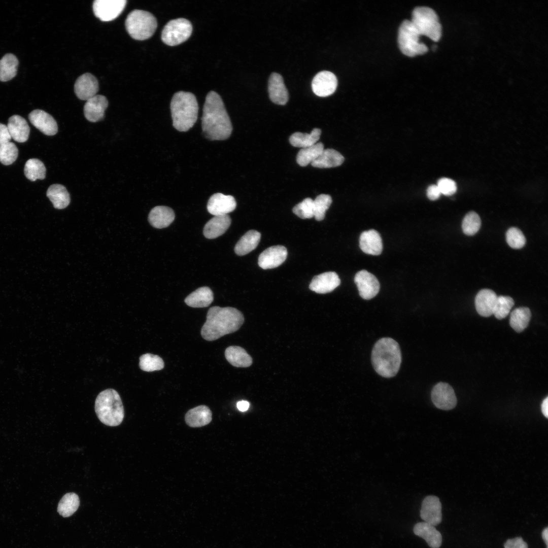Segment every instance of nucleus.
I'll list each match as a JSON object with an SVG mask.
<instances>
[{"label":"nucleus","instance_id":"nucleus-32","mask_svg":"<svg viewBox=\"0 0 548 548\" xmlns=\"http://www.w3.org/2000/svg\"><path fill=\"white\" fill-rule=\"evenodd\" d=\"M260 237V233L256 230L247 231L236 243L234 248L235 253L239 256L247 254L257 247Z\"/></svg>","mask_w":548,"mask_h":548},{"label":"nucleus","instance_id":"nucleus-2","mask_svg":"<svg viewBox=\"0 0 548 548\" xmlns=\"http://www.w3.org/2000/svg\"><path fill=\"white\" fill-rule=\"evenodd\" d=\"M244 322V315L232 307H211L201 329L202 337L207 341L217 340L238 330Z\"/></svg>","mask_w":548,"mask_h":548},{"label":"nucleus","instance_id":"nucleus-24","mask_svg":"<svg viewBox=\"0 0 548 548\" xmlns=\"http://www.w3.org/2000/svg\"><path fill=\"white\" fill-rule=\"evenodd\" d=\"M11 138L18 143L27 141L30 127L26 120L22 117L14 115L10 117L7 125Z\"/></svg>","mask_w":548,"mask_h":548},{"label":"nucleus","instance_id":"nucleus-3","mask_svg":"<svg viewBox=\"0 0 548 548\" xmlns=\"http://www.w3.org/2000/svg\"><path fill=\"white\" fill-rule=\"evenodd\" d=\"M371 363L375 371L384 378H392L398 372L401 363L399 344L390 337H383L374 344Z\"/></svg>","mask_w":548,"mask_h":548},{"label":"nucleus","instance_id":"nucleus-18","mask_svg":"<svg viewBox=\"0 0 548 548\" xmlns=\"http://www.w3.org/2000/svg\"><path fill=\"white\" fill-rule=\"evenodd\" d=\"M31 123L47 135H54L58 131V126L54 118L45 111L37 109L28 115Z\"/></svg>","mask_w":548,"mask_h":548},{"label":"nucleus","instance_id":"nucleus-9","mask_svg":"<svg viewBox=\"0 0 548 548\" xmlns=\"http://www.w3.org/2000/svg\"><path fill=\"white\" fill-rule=\"evenodd\" d=\"M192 31V25L188 20L183 18L173 19L164 26L161 40L168 46H176L186 41Z\"/></svg>","mask_w":548,"mask_h":548},{"label":"nucleus","instance_id":"nucleus-27","mask_svg":"<svg viewBox=\"0 0 548 548\" xmlns=\"http://www.w3.org/2000/svg\"><path fill=\"white\" fill-rule=\"evenodd\" d=\"M414 533L424 539L431 548H439L442 543V536L435 526L425 522L416 524L414 527Z\"/></svg>","mask_w":548,"mask_h":548},{"label":"nucleus","instance_id":"nucleus-38","mask_svg":"<svg viewBox=\"0 0 548 548\" xmlns=\"http://www.w3.org/2000/svg\"><path fill=\"white\" fill-rule=\"evenodd\" d=\"M324 149L322 143H317L310 147L302 148L297 155L296 161L299 165L305 166L317 159Z\"/></svg>","mask_w":548,"mask_h":548},{"label":"nucleus","instance_id":"nucleus-6","mask_svg":"<svg viewBox=\"0 0 548 548\" xmlns=\"http://www.w3.org/2000/svg\"><path fill=\"white\" fill-rule=\"evenodd\" d=\"M125 25L127 31L132 38L142 41L153 36L156 29L157 22L151 13L134 10L127 15Z\"/></svg>","mask_w":548,"mask_h":548},{"label":"nucleus","instance_id":"nucleus-46","mask_svg":"<svg viewBox=\"0 0 548 548\" xmlns=\"http://www.w3.org/2000/svg\"><path fill=\"white\" fill-rule=\"evenodd\" d=\"M294 214L301 219H310L314 217L313 200L309 197L303 199L296 204L292 210Z\"/></svg>","mask_w":548,"mask_h":548},{"label":"nucleus","instance_id":"nucleus-50","mask_svg":"<svg viewBox=\"0 0 548 548\" xmlns=\"http://www.w3.org/2000/svg\"><path fill=\"white\" fill-rule=\"evenodd\" d=\"M427 195L429 199L435 200L440 197L441 193L437 185H431L427 188Z\"/></svg>","mask_w":548,"mask_h":548},{"label":"nucleus","instance_id":"nucleus-15","mask_svg":"<svg viewBox=\"0 0 548 548\" xmlns=\"http://www.w3.org/2000/svg\"><path fill=\"white\" fill-rule=\"evenodd\" d=\"M236 202L231 195H226L221 193L213 194L209 198L207 210L212 215L220 216L227 215L235 210Z\"/></svg>","mask_w":548,"mask_h":548},{"label":"nucleus","instance_id":"nucleus-43","mask_svg":"<svg viewBox=\"0 0 548 548\" xmlns=\"http://www.w3.org/2000/svg\"><path fill=\"white\" fill-rule=\"evenodd\" d=\"M314 203V217L317 221L324 219L326 211L332 203L331 197L328 194H321L317 196Z\"/></svg>","mask_w":548,"mask_h":548},{"label":"nucleus","instance_id":"nucleus-37","mask_svg":"<svg viewBox=\"0 0 548 548\" xmlns=\"http://www.w3.org/2000/svg\"><path fill=\"white\" fill-rule=\"evenodd\" d=\"M80 499L75 493H67L64 495L59 501L57 511L63 517H68L73 515L78 509Z\"/></svg>","mask_w":548,"mask_h":548},{"label":"nucleus","instance_id":"nucleus-35","mask_svg":"<svg viewBox=\"0 0 548 548\" xmlns=\"http://www.w3.org/2000/svg\"><path fill=\"white\" fill-rule=\"evenodd\" d=\"M531 317V312L528 307L517 308L510 314V326L516 332H521L528 326Z\"/></svg>","mask_w":548,"mask_h":548},{"label":"nucleus","instance_id":"nucleus-40","mask_svg":"<svg viewBox=\"0 0 548 548\" xmlns=\"http://www.w3.org/2000/svg\"><path fill=\"white\" fill-rule=\"evenodd\" d=\"M139 367L143 371L152 372L160 370L164 367L163 359L158 355L146 353L139 358Z\"/></svg>","mask_w":548,"mask_h":548},{"label":"nucleus","instance_id":"nucleus-52","mask_svg":"<svg viewBox=\"0 0 548 548\" xmlns=\"http://www.w3.org/2000/svg\"><path fill=\"white\" fill-rule=\"evenodd\" d=\"M237 408L242 412L247 410L249 407V403L247 401L242 400L237 403Z\"/></svg>","mask_w":548,"mask_h":548},{"label":"nucleus","instance_id":"nucleus-8","mask_svg":"<svg viewBox=\"0 0 548 548\" xmlns=\"http://www.w3.org/2000/svg\"><path fill=\"white\" fill-rule=\"evenodd\" d=\"M420 36L410 20L403 21L399 28L398 35V45L402 53L409 57L426 53L428 48L425 44L420 42Z\"/></svg>","mask_w":548,"mask_h":548},{"label":"nucleus","instance_id":"nucleus-31","mask_svg":"<svg viewBox=\"0 0 548 548\" xmlns=\"http://www.w3.org/2000/svg\"><path fill=\"white\" fill-rule=\"evenodd\" d=\"M47 196L57 209L65 208L70 204V196L66 188L62 185L55 184L50 186L46 193Z\"/></svg>","mask_w":548,"mask_h":548},{"label":"nucleus","instance_id":"nucleus-29","mask_svg":"<svg viewBox=\"0 0 548 548\" xmlns=\"http://www.w3.org/2000/svg\"><path fill=\"white\" fill-rule=\"evenodd\" d=\"M225 357L227 361L236 367H248L252 364L251 356L243 348L231 346L225 351Z\"/></svg>","mask_w":548,"mask_h":548},{"label":"nucleus","instance_id":"nucleus-19","mask_svg":"<svg viewBox=\"0 0 548 548\" xmlns=\"http://www.w3.org/2000/svg\"><path fill=\"white\" fill-rule=\"evenodd\" d=\"M340 283V280L335 272H325L315 276L309 288L317 293L325 294L334 290Z\"/></svg>","mask_w":548,"mask_h":548},{"label":"nucleus","instance_id":"nucleus-49","mask_svg":"<svg viewBox=\"0 0 548 548\" xmlns=\"http://www.w3.org/2000/svg\"><path fill=\"white\" fill-rule=\"evenodd\" d=\"M11 139L7 126L0 123V146L9 142Z\"/></svg>","mask_w":548,"mask_h":548},{"label":"nucleus","instance_id":"nucleus-22","mask_svg":"<svg viewBox=\"0 0 548 548\" xmlns=\"http://www.w3.org/2000/svg\"><path fill=\"white\" fill-rule=\"evenodd\" d=\"M359 246L363 252L372 255H379L383 250L381 237L379 232L374 229L363 231L361 234Z\"/></svg>","mask_w":548,"mask_h":548},{"label":"nucleus","instance_id":"nucleus-28","mask_svg":"<svg viewBox=\"0 0 548 548\" xmlns=\"http://www.w3.org/2000/svg\"><path fill=\"white\" fill-rule=\"evenodd\" d=\"M212 414L210 408L204 405L190 409L186 414V424L191 427H200L209 424L212 421Z\"/></svg>","mask_w":548,"mask_h":548},{"label":"nucleus","instance_id":"nucleus-10","mask_svg":"<svg viewBox=\"0 0 548 548\" xmlns=\"http://www.w3.org/2000/svg\"><path fill=\"white\" fill-rule=\"evenodd\" d=\"M126 0H95L93 3L95 16L102 21H110L117 18L126 5Z\"/></svg>","mask_w":548,"mask_h":548},{"label":"nucleus","instance_id":"nucleus-4","mask_svg":"<svg viewBox=\"0 0 548 548\" xmlns=\"http://www.w3.org/2000/svg\"><path fill=\"white\" fill-rule=\"evenodd\" d=\"M173 125L179 131H187L197 119L198 105L195 95L180 91L173 95L170 102Z\"/></svg>","mask_w":548,"mask_h":548},{"label":"nucleus","instance_id":"nucleus-5","mask_svg":"<svg viewBox=\"0 0 548 548\" xmlns=\"http://www.w3.org/2000/svg\"><path fill=\"white\" fill-rule=\"evenodd\" d=\"M94 408L99 421L109 426L119 425L124 417L121 397L113 389H107L99 393L95 401Z\"/></svg>","mask_w":548,"mask_h":548},{"label":"nucleus","instance_id":"nucleus-20","mask_svg":"<svg viewBox=\"0 0 548 548\" xmlns=\"http://www.w3.org/2000/svg\"><path fill=\"white\" fill-rule=\"evenodd\" d=\"M108 106V100L102 95L94 96L86 100L84 107V113L86 119L90 122H96L101 120L105 116V111Z\"/></svg>","mask_w":548,"mask_h":548},{"label":"nucleus","instance_id":"nucleus-47","mask_svg":"<svg viewBox=\"0 0 548 548\" xmlns=\"http://www.w3.org/2000/svg\"><path fill=\"white\" fill-rule=\"evenodd\" d=\"M437 186L441 194L444 195H451L457 191V185L455 182L449 178H442L440 179L438 181Z\"/></svg>","mask_w":548,"mask_h":548},{"label":"nucleus","instance_id":"nucleus-39","mask_svg":"<svg viewBox=\"0 0 548 548\" xmlns=\"http://www.w3.org/2000/svg\"><path fill=\"white\" fill-rule=\"evenodd\" d=\"M46 172L45 165L38 159H29L25 164L24 175L31 181H35L38 179L43 180L46 177Z\"/></svg>","mask_w":548,"mask_h":548},{"label":"nucleus","instance_id":"nucleus-14","mask_svg":"<svg viewBox=\"0 0 548 548\" xmlns=\"http://www.w3.org/2000/svg\"><path fill=\"white\" fill-rule=\"evenodd\" d=\"M287 254V249L284 246L277 245L270 247L260 254L258 265L264 269L278 267L285 261Z\"/></svg>","mask_w":548,"mask_h":548},{"label":"nucleus","instance_id":"nucleus-36","mask_svg":"<svg viewBox=\"0 0 548 548\" xmlns=\"http://www.w3.org/2000/svg\"><path fill=\"white\" fill-rule=\"evenodd\" d=\"M18 60L13 54L8 53L0 60V81L6 82L17 74Z\"/></svg>","mask_w":548,"mask_h":548},{"label":"nucleus","instance_id":"nucleus-1","mask_svg":"<svg viewBox=\"0 0 548 548\" xmlns=\"http://www.w3.org/2000/svg\"><path fill=\"white\" fill-rule=\"evenodd\" d=\"M201 127L204 136L211 141H223L231 135L232 126L221 96L211 91L203 108Z\"/></svg>","mask_w":548,"mask_h":548},{"label":"nucleus","instance_id":"nucleus-33","mask_svg":"<svg viewBox=\"0 0 548 548\" xmlns=\"http://www.w3.org/2000/svg\"><path fill=\"white\" fill-rule=\"evenodd\" d=\"M344 161V157L340 153L332 149H326L311 164L318 168H331L339 166Z\"/></svg>","mask_w":548,"mask_h":548},{"label":"nucleus","instance_id":"nucleus-42","mask_svg":"<svg viewBox=\"0 0 548 548\" xmlns=\"http://www.w3.org/2000/svg\"><path fill=\"white\" fill-rule=\"evenodd\" d=\"M481 220L479 215L473 211L468 213L464 217L462 223V228L464 234L467 235L475 234L480 229Z\"/></svg>","mask_w":548,"mask_h":548},{"label":"nucleus","instance_id":"nucleus-48","mask_svg":"<svg viewBox=\"0 0 548 548\" xmlns=\"http://www.w3.org/2000/svg\"><path fill=\"white\" fill-rule=\"evenodd\" d=\"M504 548H528V544L521 537L508 539L504 544Z\"/></svg>","mask_w":548,"mask_h":548},{"label":"nucleus","instance_id":"nucleus-11","mask_svg":"<svg viewBox=\"0 0 548 548\" xmlns=\"http://www.w3.org/2000/svg\"><path fill=\"white\" fill-rule=\"evenodd\" d=\"M434 405L442 410H450L457 404V398L453 388L448 384L439 382L433 388L431 393Z\"/></svg>","mask_w":548,"mask_h":548},{"label":"nucleus","instance_id":"nucleus-45","mask_svg":"<svg viewBox=\"0 0 548 548\" xmlns=\"http://www.w3.org/2000/svg\"><path fill=\"white\" fill-rule=\"evenodd\" d=\"M506 240L508 245L515 249L523 248L526 243V238L523 232L516 227L508 229L506 233Z\"/></svg>","mask_w":548,"mask_h":548},{"label":"nucleus","instance_id":"nucleus-17","mask_svg":"<svg viewBox=\"0 0 548 548\" xmlns=\"http://www.w3.org/2000/svg\"><path fill=\"white\" fill-rule=\"evenodd\" d=\"M98 89L97 80L89 73L79 77L74 85V91L76 96L83 100H87L96 95Z\"/></svg>","mask_w":548,"mask_h":548},{"label":"nucleus","instance_id":"nucleus-13","mask_svg":"<svg viewBox=\"0 0 548 548\" xmlns=\"http://www.w3.org/2000/svg\"><path fill=\"white\" fill-rule=\"evenodd\" d=\"M337 86V80L335 75L326 71L317 74L312 82L313 91L320 97L331 95L336 90Z\"/></svg>","mask_w":548,"mask_h":548},{"label":"nucleus","instance_id":"nucleus-26","mask_svg":"<svg viewBox=\"0 0 548 548\" xmlns=\"http://www.w3.org/2000/svg\"><path fill=\"white\" fill-rule=\"evenodd\" d=\"M175 218V213L169 207L156 206L150 212L148 221L153 227L160 229L168 226Z\"/></svg>","mask_w":548,"mask_h":548},{"label":"nucleus","instance_id":"nucleus-21","mask_svg":"<svg viewBox=\"0 0 548 548\" xmlns=\"http://www.w3.org/2000/svg\"><path fill=\"white\" fill-rule=\"evenodd\" d=\"M268 91L270 100L275 104L284 105L288 101V92L280 74L276 73L271 74L268 80Z\"/></svg>","mask_w":548,"mask_h":548},{"label":"nucleus","instance_id":"nucleus-30","mask_svg":"<svg viewBox=\"0 0 548 548\" xmlns=\"http://www.w3.org/2000/svg\"><path fill=\"white\" fill-rule=\"evenodd\" d=\"M214 300L211 289L208 287L198 288L185 299L186 304L192 307H205L209 306Z\"/></svg>","mask_w":548,"mask_h":548},{"label":"nucleus","instance_id":"nucleus-7","mask_svg":"<svg viewBox=\"0 0 548 548\" xmlns=\"http://www.w3.org/2000/svg\"><path fill=\"white\" fill-rule=\"evenodd\" d=\"M410 21L421 36H425L435 42L440 39L441 26L437 15L431 8H416L413 11Z\"/></svg>","mask_w":548,"mask_h":548},{"label":"nucleus","instance_id":"nucleus-41","mask_svg":"<svg viewBox=\"0 0 548 548\" xmlns=\"http://www.w3.org/2000/svg\"><path fill=\"white\" fill-rule=\"evenodd\" d=\"M513 305V299L510 296H497L493 314L499 320L504 319L508 315Z\"/></svg>","mask_w":548,"mask_h":548},{"label":"nucleus","instance_id":"nucleus-53","mask_svg":"<svg viewBox=\"0 0 548 548\" xmlns=\"http://www.w3.org/2000/svg\"><path fill=\"white\" fill-rule=\"evenodd\" d=\"M541 535H542V538L543 541L545 543V544L546 545V547L547 548V547H548V528L547 527H546L545 529H544L543 530V531L542 532Z\"/></svg>","mask_w":548,"mask_h":548},{"label":"nucleus","instance_id":"nucleus-34","mask_svg":"<svg viewBox=\"0 0 548 548\" xmlns=\"http://www.w3.org/2000/svg\"><path fill=\"white\" fill-rule=\"evenodd\" d=\"M321 133V129L317 128H314L310 133L296 132L290 136L289 142L295 147H309L317 143Z\"/></svg>","mask_w":548,"mask_h":548},{"label":"nucleus","instance_id":"nucleus-51","mask_svg":"<svg viewBox=\"0 0 548 548\" xmlns=\"http://www.w3.org/2000/svg\"><path fill=\"white\" fill-rule=\"evenodd\" d=\"M542 413L546 418H548V397H546L542 401L541 405Z\"/></svg>","mask_w":548,"mask_h":548},{"label":"nucleus","instance_id":"nucleus-23","mask_svg":"<svg viewBox=\"0 0 548 548\" xmlns=\"http://www.w3.org/2000/svg\"><path fill=\"white\" fill-rule=\"evenodd\" d=\"M497 297L495 292L492 290L484 289L480 290L475 298V306L478 314L485 317L493 315Z\"/></svg>","mask_w":548,"mask_h":548},{"label":"nucleus","instance_id":"nucleus-16","mask_svg":"<svg viewBox=\"0 0 548 548\" xmlns=\"http://www.w3.org/2000/svg\"><path fill=\"white\" fill-rule=\"evenodd\" d=\"M420 516L425 522L434 526L441 522V504L437 497L430 495L424 499L420 510Z\"/></svg>","mask_w":548,"mask_h":548},{"label":"nucleus","instance_id":"nucleus-25","mask_svg":"<svg viewBox=\"0 0 548 548\" xmlns=\"http://www.w3.org/2000/svg\"><path fill=\"white\" fill-rule=\"evenodd\" d=\"M231 218L228 215L215 216L205 225L203 233L209 239L221 236L228 229L231 224Z\"/></svg>","mask_w":548,"mask_h":548},{"label":"nucleus","instance_id":"nucleus-12","mask_svg":"<svg viewBox=\"0 0 548 548\" xmlns=\"http://www.w3.org/2000/svg\"><path fill=\"white\" fill-rule=\"evenodd\" d=\"M354 281L360 296L368 300L373 298L379 293L380 283L376 278L366 270L358 271L355 275Z\"/></svg>","mask_w":548,"mask_h":548},{"label":"nucleus","instance_id":"nucleus-44","mask_svg":"<svg viewBox=\"0 0 548 548\" xmlns=\"http://www.w3.org/2000/svg\"><path fill=\"white\" fill-rule=\"evenodd\" d=\"M18 150L15 144L9 142L0 146V162L5 165L12 164L17 158Z\"/></svg>","mask_w":548,"mask_h":548}]
</instances>
